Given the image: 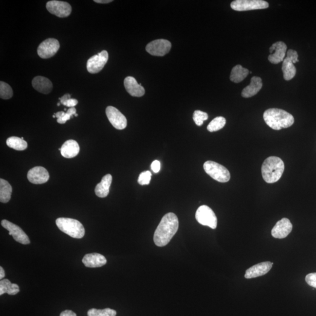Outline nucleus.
Returning a JSON list of instances; mask_svg holds the SVG:
<instances>
[{
    "label": "nucleus",
    "mask_w": 316,
    "mask_h": 316,
    "mask_svg": "<svg viewBox=\"0 0 316 316\" xmlns=\"http://www.w3.org/2000/svg\"><path fill=\"white\" fill-rule=\"evenodd\" d=\"M5 277V271L2 266L0 267V279L2 280Z\"/></svg>",
    "instance_id": "obj_41"
},
{
    "label": "nucleus",
    "mask_w": 316,
    "mask_h": 316,
    "mask_svg": "<svg viewBox=\"0 0 316 316\" xmlns=\"http://www.w3.org/2000/svg\"><path fill=\"white\" fill-rule=\"evenodd\" d=\"M74 116H75V117H77L78 114H76L74 115Z\"/></svg>",
    "instance_id": "obj_43"
},
{
    "label": "nucleus",
    "mask_w": 316,
    "mask_h": 316,
    "mask_svg": "<svg viewBox=\"0 0 316 316\" xmlns=\"http://www.w3.org/2000/svg\"><path fill=\"white\" fill-rule=\"evenodd\" d=\"M70 98H71V95L67 93L63 95V96L59 98V99L60 100V103L63 105V104H64L69 99H70Z\"/></svg>",
    "instance_id": "obj_39"
},
{
    "label": "nucleus",
    "mask_w": 316,
    "mask_h": 316,
    "mask_svg": "<svg viewBox=\"0 0 316 316\" xmlns=\"http://www.w3.org/2000/svg\"><path fill=\"white\" fill-rule=\"evenodd\" d=\"M8 147L17 150H24L27 149L28 144L27 142L17 137H11L8 138L6 141Z\"/></svg>",
    "instance_id": "obj_28"
},
{
    "label": "nucleus",
    "mask_w": 316,
    "mask_h": 316,
    "mask_svg": "<svg viewBox=\"0 0 316 316\" xmlns=\"http://www.w3.org/2000/svg\"><path fill=\"white\" fill-rule=\"evenodd\" d=\"M106 113L110 123L117 130H124L127 126V118L117 109L112 106L107 107Z\"/></svg>",
    "instance_id": "obj_14"
},
{
    "label": "nucleus",
    "mask_w": 316,
    "mask_h": 316,
    "mask_svg": "<svg viewBox=\"0 0 316 316\" xmlns=\"http://www.w3.org/2000/svg\"><path fill=\"white\" fill-rule=\"evenodd\" d=\"M208 115L206 112L196 110L193 113V118L194 121L198 126H202L204 122L207 120Z\"/></svg>",
    "instance_id": "obj_33"
},
{
    "label": "nucleus",
    "mask_w": 316,
    "mask_h": 316,
    "mask_svg": "<svg viewBox=\"0 0 316 316\" xmlns=\"http://www.w3.org/2000/svg\"><path fill=\"white\" fill-rule=\"evenodd\" d=\"M60 48V43L56 39L49 38L43 41L37 49V55L42 59L53 57Z\"/></svg>",
    "instance_id": "obj_10"
},
{
    "label": "nucleus",
    "mask_w": 316,
    "mask_h": 316,
    "mask_svg": "<svg viewBox=\"0 0 316 316\" xmlns=\"http://www.w3.org/2000/svg\"><path fill=\"white\" fill-rule=\"evenodd\" d=\"M226 120L223 117H217L214 118L208 125L207 130L210 132H216L221 130L225 126Z\"/></svg>",
    "instance_id": "obj_30"
},
{
    "label": "nucleus",
    "mask_w": 316,
    "mask_h": 316,
    "mask_svg": "<svg viewBox=\"0 0 316 316\" xmlns=\"http://www.w3.org/2000/svg\"><path fill=\"white\" fill-rule=\"evenodd\" d=\"M12 192V186L9 183L4 179H0V201L7 204L10 201Z\"/></svg>",
    "instance_id": "obj_25"
},
{
    "label": "nucleus",
    "mask_w": 316,
    "mask_h": 316,
    "mask_svg": "<svg viewBox=\"0 0 316 316\" xmlns=\"http://www.w3.org/2000/svg\"><path fill=\"white\" fill-rule=\"evenodd\" d=\"M1 225L9 231L10 236H12L16 242L24 245L30 244V240L28 236L19 226L14 224V223L7 220H2Z\"/></svg>",
    "instance_id": "obj_13"
},
{
    "label": "nucleus",
    "mask_w": 316,
    "mask_h": 316,
    "mask_svg": "<svg viewBox=\"0 0 316 316\" xmlns=\"http://www.w3.org/2000/svg\"><path fill=\"white\" fill-rule=\"evenodd\" d=\"M19 292L18 285L12 283L8 279H2L0 281V295L7 294L10 295H15Z\"/></svg>",
    "instance_id": "obj_27"
},
{
    "label": "nucleus",
    "mask_w": 316,
    "mask_h": 316,
    "mask_svg": "<svg viewBox=\"0 0 316 316\" xmlns=\"http://www.w3.org/2000/svg\"><path fill=\"white\" fill-rule=\"evenodd\" d=\"M13 92L11 87L4 82H0V97L2 99H10L13 97Z\"/></svg>",
    "instance_id": "obj_32"
},
{
    "label": "nucleus",
    "mask_w": 316,
    "mask_h": 316,
    "mask_svg": "<svg viewBox=\"0 0 316 316\" xmlns=\"http://www.w3.org/2000/svg\"><path fill=\"white\" fill-rule=\"evenodd\" d=\"M152 173L149 171L142 172L139 176L138 182L141 185H148L150 184Z\"/></svg>",
    "instance_id": "obj_34"
},
{
    "label": "nucleus",
    "mask_w": 316,
    "mask_h": 316,
    "mask_svg": "<svg viewBox=\"0 0 316 316\" xmlns=\"http://www.w3.org/2000/svg\"><path fill=\"white\" fill-rule=\"evenodd\" d=\"M56 224L60 231L74 239H82L85 236V228L77 220L61 217L56 220Z\"/></svg>",
    "instance_id": "obj_4"
},
{
    "label": "nucleus",
    "mask_w": 316,
    "mask_h": 316,
    "mask_svg": "<svg viewBox=\"0 0 316 316\" xmlns=\"http://www.w3.org/2000/svg\"><path fill=\"white\" fill-rule=\"evenodd\" d=\"M231 7L237 11L262 10L268 8L269 4L263 0H236L231 2Z\"/></svg>",
    "instance_id": "obj_8"
},
{
    "label": "nucleus",
    "mask_w": 316,
    "mask_h": 316,
    "mask_svg": "<svg viewBox=\"0 0 316 316\" xmlns=\"http://www.w3.org/2000/svg\"><path fill=\"white\" fill-rule=\"evenodd\" d=\"M172 44L166 39H156L150 42L146 46L148 53L156 56H163L169 53Z\"/></svg>",
    "instance_id": "obj_12"
},
{
    "label": "nucleus",
    "mask_w": 316,
    "mask_h": 316,
    "mask_svg": "<svg viewBox=\"0 0 316 316\" xmlns=\"http://www.w3.org/2000/svg\"><path fill=\"white\" fill-rule=\"evenodd\" d=\"M205 172L216 181L225 183L230 181V173L228 170L217 162L208 161L204 165Z\"/></svg>",
    "instance_id": "obj_5"
},
{
    "label": "nucleus",
    "mask_w": 316,
    "mask_h": 316,
    "mask_svg": "<svg viewBox=\"0 0 316 316\" xmlns=\"http://www.w3.org/2000/svg\"><path fill=\"white\" fill-rule=\"evenodd\" d=\"M60 104H61L60 103H58L57 104V106H60Z\"/></svg>",
    "instance_id": "obj_42"
},
{
    "label": "nucleus",
    "mask_w": 316,
    "mask_h": 316,
    "mask_svg": "<svg viewBox=\"0 0 316 316\" xmlns=\"http://www.w3.org/2000/svg\"><path fill=\"white\" fill-rule=\"evenodd\" d=\"M112 176L110 174L104 176L99 184L95 188V193L101 198H106L109 195L110 186L112 185Z\"/></svg>",
    "instance_id": "obj_24"
},
{
    "label": "nucleus",
    "mask_w": 316,
    "mask_h": 316,
    "mask_svg": "<svg viewBox=\"0 0 316 316\" xmlns=\"http://www.w3.org/2000/svg\"><path fill=\"white\" fill-rule=\"evenodd\" d=\"M151 169L154 173H158L161 169V163L159 161L156 160L152 162L151 164Z\"/></svg>",
    "instance_id": "obj_36"
},
{
    "label": "nucleus",
    "mask_w": 316,
    "mask_h": 316,
    "mask_svg": "<svg viewBox=\"0 0 316 316\" xmlns=\"http://www.w3.org/2000/svg\"><path fill=\"white\" fill-rule=\"evenodd\" d=\"M27 178L32 184H43L48 181L49 175L48 170L45 167H36L29 170Z\"/></svg>",
    "instance_id": "obj_16"
},
{
    "label": "nucleus",
    "mask_w": 316,
    "mask_h": 316,
    "mask_svg": "<svg viewBox=\"0 0 316 316\" xmlns=\"http://www.w3.org/2000/svg\"><path fill=\"white\" fill-rule=\"evenodd\" d=\"M263 119L266 124L272 129L280 130L288 128L294 124V116L285 110L270 109L263 113Z\"/></svg>",
    "instance_id": "obj_2"
},
{
    "label": "nucleus",
    "mask_w": 316,
    "mask_h": 316,
    "mask_svg": "<svg viewBox=\"0 0 316 316\" xmlns=\"http://www.w3.org/2000/svg\"><path fill=\"white\" fill-rule=\"evenodd\" d=\"M78 104V101L74 98H70L66 102L63 104V106L69 107V108H72V107H74Z\"/></svg>",
    "instance_id": "obj_37"
},
{
    "label": "nucleus",
    "mask_w": 316,
    "mask_h": 316,
    "mask_svg": "<svg viewBox=\"0 0 316 316\" xmlns=\"http://www.w3.org/2000/svg\"><path fill=\"white\" fill-rule=\"evenodd\" d=\"M249 71L243 68L242 65H238L232 69L230 74V80L232 82L239 83L242 82L248 76Z\"/></svg>",
    "instance_id": "obj_26"
},
{
    "label": "nucleus",
    "mask_w": 316,
    "mask_h": 316,
    "mask_svg": "<svg viewBox=\"0 0 316 316\" xmlns=\"http://www.w3.org/2000/svg\"><path fill=\"white\" fill-rule=\"evenodd\" d=\"M286 45L282 41L274 43L269 48V52L271 54L268 56L269 62L273 64H278V63L283 62L286 55Z\"/></svg>",
    "instance_id": "obj_15"
},
{
    "label": "nucleus",
    "mask_w": 316,
    "mask_h": 316,
    "mask_svg": "<svg viewBox=\"0 0 316 316\" xmlns=\"http://www.w3.org/2000/svg\"><path fill=\"white\" fill-rule=\"evenodd\" d=\"M305 280L309 286L316 288V273H311L307 275Z\"/></svg>",
    "instance_id": "obj_35"
},
{
    "label": "nucleus",
    "mask_w": 316,
    "mask_h": 316,
    "mask_svg": "<svg viewBox=\"0 0 316 316\" xmlns=\"http://www.w3.org/2000/svg\"><path fill=\"white\" fill-rule=\"evenodd\" d=\"M125 88L133 97H141L145 94V89L141 84H138L134 77L128 76L124 80Z\"/></svg>",
    "instance_id": "obj_19"
},
{
    "label": "nucleus",
    "mask_w": 316,
    "mask_h": 316,
    "mask_svg": "<svg viewBox=\"0 0 316 316\" xmlns=\"http://www.w3.org/2000/svg\"><path fill=\"white\" fill-rule=\"evenodd\" d=\"M273 264L274 263L271 262H263L252 266L246 270L245 278L246 279H251L263 276L271 270Z\"/></svg>",
    "instance_id": "obj_18"
},
{
    "label": "nucleus",
    "mask_w": 316,
    "mask_h": 316,
    "mask_svg": "<svg viewBox=\"0 0 316 316\" xmlns=\"http://www.w3.org/2000/svg\"><path fill=\"white\" fill-rule=\"evenodd\" d=\"M178 228L179 220L176 214L173 213L165 214L156 228L153 236L156 245L162 247L168 244Z\"/></svg>",
    "instance_id": "obj_1"
},
{
    "label": "nucleus",
    "mask_w": 316,
    "mask_h": 316,
    "mask_svg": "<svg viewBox=\"0 0 316 316\" xmlns=\"http://www.w3.org/2000/svg\"><path fill=\"white\" fill-rule=\"evenodd\" d=\"M46 9L51 14L59 18H66L71 15L72 7L68 2L56 0L48 1L46 5Z\"/></svg>",
    "instance_id": "obj_11"
},
{
    "label": "nucleus",
    "mask_w": 316,
    "mask_h": 316,
    "mask_svg": "<svg viewBox=\"0 0 316 316\" xmlns=\"http://www.w3.org/2000/svg\"><path fill=\"white\" fill-rule=\"evenodd\" d=\"M285 170V164L279 157L270 156L266 158L262 165L263 180L268 184H274L281 178Z\"/></svg>",
    "instance_id": "obj_3"
},
{
    "label": "nucleus",
    "mask_w": 316,
    "mask_h": 316,
    "mask_svg": "<svg viewBox=\"0 0 316 316\" xmlns=\"http://www.w3.org/2000/svg\"><path fill=\"white\" fill-rule=\"evenodd\" d=\"M262 88L261 78L254 76L251 78L249 85L245 87L242 92V96L244 98H249L256 95Z\"/></svg>",
    "instance_id": "obj_23"
},
{
    "label": "nucleus",
    "mask_w": 316,
    "mask_h": 316,
    "mask_svg": "<svg viewBox=\"0 0 316 316\" xmlns=\"http://www.w3.org/2000/svg\"><path fill=\"white\" fill-rule=\"evenodd\" d=\"M76 114V109L74 107L69 109L67 112H59L55 114L57 118V122L60 124H65L66 121L70 120L71 118L73 117L74 115Z\"/></svg>",
    "instance_id": "obj_29"
},
{
    "label": "nucleus",
    "mask_w": 316,
    "mask_h": 316,
    "mask_svg": "<svg viewBox=\"0 0 316 316\" xmlns=\"http://www.w3.org/2000/svg\"><path fill=\"white\" fill-rule=\"evenodd\" d=\"M32 85L36 91L45 94L50 93L53 89V85L51 80L43 76L34 77L32 82Z\"/></svg>",
    "instance_id": "obj_21"
},
{
    "label": "nucleus",
    "mask_w": 316,
    "mask_h": 316,
    "mask_svg": "<svg viewBox=\"0 0 316 316\" xmlns=\"http://www.w3.org/2000/svg\"><path fill=\"white\" fill-rule=\"evenodd\" d=\"M59 150L63 157L73 158L79 154L80 147L76 141L70 140L66 141Z\"/></svg>",
    "instance_id": "obj_22"
},
{
    "label": "nucleus",
    "mask_w": 316,
    "mask_h": 316,
    "mask_svg": "<svg viewBox=\"0 0 316 316\" xmlns=\"http://www.w3.org/2000/svg\"><path fill=\"white\" fill-rule=\"evenodd\" d=\"M196 219L200 224L208 226L212 229H216L217 225V219L215 213L207 205H201L196 213Z\"/></svg>",
    "instance_id": "obj_6"
},
{
    "label": "nucleus",
    "mask_w": 316,
    "mask_h": 316,
    "mask_svg": "<svg viewBox=\"0 0 316 316\" xmlns=\"http://www.w3.org/2000/svg\"><path fill=\"white\" fill-rule=\"evenodd\" d=\"M115 310L110 308L102 310L91 309L88 312V316H116Z\"/></svg>",
    "instance_id": "obj_31"
},
{
    "label": "nucleus",
    "mask_w": 316,
    "mask_h": 316,
    "mask_svg": "<svg viewBox=\"0 0 316 316\" xmlns=\"http://www.w3.org/2000/svg\"><path fill=\"white\" fill-rule=\"evenodd\" d=\"M94 1L99 4H108L112 2V0H94Z\"/></svg>",
    "instance_id": "obj_40"
},
{
    "label": "nucleus",
    "mask_w": 316,
    "mask_h": 316,
    "mask_svg": "<svg viewBox=\"0 0 316 316\" xmlns=\"http://www.w3.org/2000/svg\"><path fill=\"white\" fill-rule=\"evenodd\" d=\"M108 59V52L105 50L101 51L90 58L87 62V69L90 74H97L102 70Z\"/></svg>",
    "instance_id": "obj_9"
},
{
    "label": "nucleus",
    "mask_w": 316,
    "mask_h": 316,
    "mask_svg": "<svg viewBox=\"0 0 316 316\" xmlns=\"http://www.w3.org/2000/svg\"><path fill=\"white\" fill-rule=\"evenodd\" d=\"M82 262L86 267L99 268L106 265L107 260L103 255L98 253L86 254L83 257Z\"/></svg>",
    "instance_id": "obj_20"
},
{
    "label": "nucleus",
    "mask_w": 316,
    "mask_h": 316,
    "mask_svg": "<svg viewBox=\"0 0 316 316\" xmlns=\"http://www.w3.org/2000/svg\"><path fill=\"white\" fill-rule=\"evenodd\" d=\"M298 62L297 52L293 49H289L287 52L286 56L283 61L282 70L284 79L291 80L295 76L297 73L294 63Z\"/></svg>",
    "instance_id": "obj_7"
},
{
    "label": "nucleus",
    "mask_w": 316,
    "mask_h": 316,
    "mask_svg": "<svg viewBox=\"0 0 316 316\" xmlns=\"http://www.w3.org/2000/svg\"><path fill=\"white\" fill-rule=\"evenodd\" d=\"M55 117H56V116H55V115H53V118H55Z\"/></svg>",
    "instance_id": "obj_44"
},
{
    "label": "nucleus",
    "mask_w": 316,
    "mask_h": 316,
    "mask_svg": "<svg viewBox=\"0 0 316 316\" xmlns=\"http://www.w3.org/2000/svg\"><path fill=\"white\" fill-rule=\"evenodd\" d=\"M60 316H77V315L72 310H66L60 313Z\"/></svg>",
    "instance_id": "obj_38"
},
{
    "label": "nucleus",
    "mask_w": 316,
    "mask_h": 316,
    "mask_svg": "<svg viewBox=\"0 0 316 316\" xmlns=\"http://www.w3.org/2000/svg\"><path fill=\"white\" fill-rule=\"evenodd\" d=\"M293 225L290 220L283 218L278 222L272 230V236L276 239H285L291 233Z\"/></svg>",
    "instance_id": "obj_17"
}]
</instances>
